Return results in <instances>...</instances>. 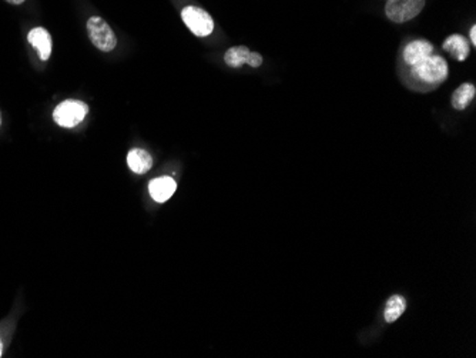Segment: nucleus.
I'll list each match as a JSON object with an SVG mask.
<instances>
[{"label":"nucleus","instance_id":"nucleus-6","mask_svg":"<svg viewBox=\"0 0 476 358\" xmlns=\"http://www.w3.org/2000/svg\"><path fill=\"white\" fill-rule=\"evenodd\" d=\"M433 54V46L424 39H416L408 43L403 52V59L407 66H413Z\"/></svg>","mask_w":476,"mask_h":358},{"label":"nucleus","instance_id":"nucleus-13","mask_svg":"<svg viewBox=\"0 0 476 358\" xmlns=\"http://www.w3.org/2000/svg\"><path fill=\"white\" fill-rule=\"evenodd\" d=\"M250 53L251 50L247 46H234L225 52L224 62L227 66H230L233 69H240L244 65H247Z\"/></svg>","mask_w":476,"mask_h":358},{"label":"nucleus","instance_id":"nucleus-10","mask_svg":"<svg viewBox=\"0 0 476 358\" xmlns=\"http://www.w3.org/2000/svg\"><path fill=\"white\" fill-rule=\"evenodd\" d=\"M127 164L133 173L144 175L153 166V157H151L147 150L133 148L127 155Z\"/></svg>","mask_w":476,"mask_h":358},{"label":"nucleus","instance_id":"nucleus-18","mask_svg":"<svg viewBox=\"0 0 476 358\" xmlns=\"http://www.w3.org/2000/svg\"><path fill=\"white\" fill-rule=\"evenodd\" d=\"M0 126H2V115H0Z\"/></svg>","mask_w":476,"mask_h":358},{"label":"nucleus","instance_id":"nucleus-15","mask_svg":"<svg viewBox=\"0 0 476 358\" xmlns=\"http://www.w3.org/2000/svg\"><path fill=\"white\" fill-rule=\"evenodd\" d=\"M469 37H471V42L473 46H476V26H472L471 30H469Z\"/></svg>","mask_w":476,"mask_h":358},{"label":"nucleus","instance_id":"nucleus-4","mask_svg":"<svg viewBox=\"0 0 476 358\" xmlns=\"http://www.w3.org/2000/svg\"><path fill=\"white\" fill-rule=\"evenodd\" d=\"M181 19L185 26L194 36L205 37L210 36L214 30V21L204 9L197 6H187L181 10Z\"/></svg>","mask_w":476,"mask_h":358},{"label":"nucleus","instance_id":"nucleus-12","mask_svg":"<svg viewBox=\"0 0 476 358\" xmlns=\"http://www.w3.org/2000/svg\"><path fill=\"white\" fill-rule=\"evenodd\" d=\"M476 89L472 83H462L452 94V107L455 110H465L475 99Z\"/></svg>","mask_w":476,"mask_h":358},{"label":"nucleus","instance_id":"nucleus-3","mask_svg":"<svg viewBox=\"0 0 476 358\" xmlns=\"http://www.w3.org/2000/svg\"><path fill=\"white\" fill-rule=\"evenodd\" d=\"M87 33L91 43L102 52H111L117 46V37L103 17H90L87 21Z\"/></svg>","mask_w":476,"mask_h":358},{"label":"nucleus","instance_id":"nucleus-7","mask_svg":"<svg viewBox=\"0 0 476 358\" xmlns=\"http://www.w3.org/2000/svg\"><path fill=\"white\" fill-rule=\"evenodd\" d=\"M177 190V184L176 180L173 177H159V179H153L148 183V192L151 199L157 203H166L171 199Z\"/></svg>","mask_w":476,"mask_h":358},{"label":"nucleus","instance_id":"nucleus-8","mask_svg":"<svg viewBox=\"0 0 476 358\" xmlns=\"http://www.w3.org/2000/svg\"><path fill=\"white\" fill-rule=\"evenodd\" d=\"M27 41L37 52H39V56L43 62L49 60L53 43H52V36L46 29L43 27L32 29L27 34Z\"/></svg>","mask_w":476,"mask_h":358},{"label":"nucleus","instance_id":"nucleus-11","mask_svg":"<svg viewBox=\"0 0 476 358\" xmlns=\"http://www.w3.org/2000/svg\"><path fill=\"white\" fill-rule=\"evenodd\" d=\"M405 310H407V300L403 295H399V294L391 295L388 298V301H387L385 310H384L385 322L388 324L395 323L396 320L405 313Z\"/></svg>","mask_w":476,"mask_h":358},{"label":"nucleus","instance_id":"nucleus-1","mask_svg":"<svg viewBox=\"0 0 476 358\" xmlns=\"http://www.w3.org/2000/svg\"><path fill=\"white\" fill-rule=\"evenodd\" d=\"M449 73L448 62L442 56L432 54L413 66H409V76L413 82L427 86L428 89L440 86L446 80Z\"/></svg>","mask_w":476,"mask_h":358},{"label":"nucleus","instance_id":"nucleus-17","mask_svg":"<svg viewBox=\"0 0 476 358\" xmlns=\"http://www.w3.org/2000/svg\"><path fill=\"white\" fill-rule=\"evenodd\" d=\"M0 357H2V342H0Z\"/></svg>","mask_w":476,"mask_h":358},{"label":"nucleus","instance_id":"nucleus-5","mask_svg":"<svg viewBox=\"0 0 476 358\" xmlns=\"http://www.w3.org/2000/svg\"><path fill=\"white\" fill-rule=\"evenodd\" d=\"M425 8V0H388L385 13L394 23L412 21Z\"/></svg>","mask_w":476,"mask_h":358},{"label":"nucleus","instance_id":"nucleus-2","mask_svg":"<svg viewBox=\"0 0 476 358\" xmlns=\"http://www.w3.org/2000/svg\"><path fill=\"white\" fill-rule=\"evenodd\" d=\"M89 113V106L80 100H65L53 111V120L60 127L71 128L80 124Z\"/></svg>","mask_w":476,"mask_h":358},{"label":"nucleus","instance_id":"nucleus-14","mask_svg":"<svg viewBox=\"0 0 476 358\" xmlns=\"http://www.w3.org/2000/svg\"><path fill=\"white\" fill-rule=\"evenodd\" d=\"M262 62H264V59H262L261 54L251 52L249 56V60H247V65H249L250 67H260L262 65Z\"/></svg>","mask_w":476,"mask_h":358},{"label":"nucleus","instance_id":"nucleus-16","mask_svg":"<svg viewBox=\"0 0 476 358\" xmlns=\"http://www.w3.org/2000/svg\"><path fill=\"white\" fill-rule=\"evenodd\" d=\"M6 2L10 5H22L25 0H6Z\"/></svg>","mask_w":476,"mask_h":358},{"label":"nucleus","instance_id":"nucleus-9","mask_svg":"<svg viewBox=\"0 0 476 358\" xmlns=\"http://www.w3.org/2000/svg\"><path fill=\"white\" fill-rule=\"evenodd\" d=\"M444 50L448 52L455 60L458 62H464L468 59L469 56V43L468 39L462 34H451L449 37H446L444 45H442Z\"/></svg>","mask_w":476,"mask_h":358}]
</instances>
